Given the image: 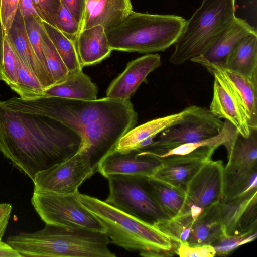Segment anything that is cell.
Returning <instances> with one entry per match:
<instances>
[{
    "instance_id": "ffe728a7",
    "label": "cell",
    "mask_w": 257,
    "mask_h": 257,
    "mask_svg": "<svg viewBox=\"0 0 257 257\" xmlns=\"http://www.w3.org/2000/svg\"><path fill=\"white\" fill-rule=\"evenodd\" d=\"M209 110L218 118L231 122L243 137L250 135L245 111L234 95L219 80L214 78L213 97Z\"/></svg>"
},
{
    "instance_id": "4dcf8cb0",
    "label": "cell",
    "mask_w": 257,
    "mask_h": 257,
    "mask_svg": "<svg viewBox=\"0 0 257 257\" xmlns=\"http://www.w3.org/2000/svg\"><path fill=\"white\" fill-rule=\"evenodd\" d=\"M42 22L46 33L54 45L68 72L82 69L74 42L66 37L55 27L45 21Z\"/></svg>"
},
{
    "instance_id": "ee69618b",
    "label": "cell",
    "mask_w": 257,
    "mask_h": 257,
    "mask_svg": "<svg viewBox=\"0 0 257 257\" xmlns=\"http://www.w3.org/2000/svg\"><path fill=\"white\" fill-rule=\"evenodd\" d=\"M0 257H21V255L8 243L1 240Z\"/></svg>"
},
{
    "instance_id": "e0dca14e",
    "label": "cell",
    "mask_w": 257,
    "mask_h": 257,
    "mask_svg": "<svg viewBox=\"0 0 257 257\" xmlns=\"http://www.w3.org/2000/svg\"><path fill=\"white\" fill-rule=\"evenodd\" d=\"M161 65L159 54H147L129 62L124 70L110 84L106 95L113 99H127L147 77Z\"/></svg>"
},
{
    "instance_id": "7402d4cb",
    "label": "cell",
    "mask_w": 257,
    "mask_h": 257,
    "mask_svg": "<svg viewBox=\"0 0 257 257\" xmlns=\"http://www.w3.org/2000/svg\"><path fill=\"white\" fill-rule=\"evenodd\" d=\"M197 106H189L178 113L155 118L134 127L120 139L114 151L125 152L138 149L139 145L144 140L151 136L156 137L165 129L183 121Z\"/></svg>"
},
{
    "instance_id": "1f68e13d",
    "label": "cell",
    "mask_w": 257,
    "mask_h": 257,
    "mask_svg": "<svg viewBox=\"0 0 257 257\" xmlns=\"http://www.w3.org/2000/svg\"><path fill=\"white\" fill-rule=\"evenodd\" d=\"M41 44L46 66L54 82V84L63 82L68 75V70L46 33L43 24L41 30Z\"/></svg>"
},
{
    "instance_id": "f546056e",
    "label": "cell",
    "mask_w": 257,
    "mask_h": 257,
    "mask_svg": "<svg viewBox=\"0 0 257 257\" xmlns=\"http://www.w3.org/2000/svg\"><path fill=\"white\" fill-rule=\"evenodd\" d=\"M254 190H257V168L240 171L224 170L223 198H235Z\"/></svg>"
},
{
    "instance_id": "f6af8a7d",
    "label": "cell",
    "mask_w": 257,
    "mask_h": 257,
    "mask_svg": "<svg viewBox=\"0 0 257 257\" xmlns=\"http://www.w3.org/2000/svg\"><path fill=\"white\" fill-rule=\"evenodd\" d=\"M4 33L3 31L2 23L0 20V77L2 74V62L3 56V41H4Z\"/></svg>"
},
{
    "instance_id": "f35d334b",
    "label": "cell",
    "mask_w": 257,
    "mask_h": 257,
    "mask_svg": "<svg viewBox=\"0 0 257 257\" xmlns=\"http://www.w3.org/2000/svg\"><path fill=\"white\" fill-rule=\"evenodd\" d=\"M175 253L181 257H213L215 251L211 245L190 246L187 244H179Z\"/></svg>"
},
{
    "instance_id": "7a4b0ae2",
    "label": "cell",
    "mask_w": 257,
    "mask_h": 257,
    "mask_svg": "<svg viewBox=\"0 0 257 257\" xmlns=\"http://www.w3.org/2000/svg\"><path fill=\"white\" fill-rule=\"evenodd\" d=\"M104 233L46 224L41 230L9 236L7 243L21 256L115 257Z\"/></svg>"
},
{
    "instance_id": "8992f818",
    "label": "cell",
    "mask_w": 257,
    "mask_h": 257,
    "mask_svg": "<svg viewBox=\"0 0 257 257\" xmlns=\"http://www.w3.org/2000/svg\"><path fill=\"white\" fill-rule=\"evenodd\" d=\"M235 13V0H202L186 21L169 62L178 65L201 55L236 17Z\"/></svg>"
},
{
    "instance_id": "b9f144b4",
    "label": "cell",
    "mask_w": 257,
    "mask_h": 257,
    "mask_svg": "<svg viewBox=\"0 0 257 257\" xmlns=\"http://www.w3.org/2000/svg\"><path fill=\"white\" fill-rule=\"evenodd\" d=\"M12 211V205L9 203H0V241L2 240Z\"/></svg>"
},
{
    "instance_id": "d6986e66",
    "label": "cell",
    "mask_w": 257,
    "mask_h": 257,
    "mask_svg": "<svg viewBox=\"0 0 257 257\" xmlns=\"http://www.w3.org/2000/svg\"><path fill=\"white\" fill-rule=\"evenodd\" d=\"M257 33L246 20L235 17L212 40L201 55L197 56L210 62L223 65L237 44L245 37Z\"/></svg>"
},
{
    "instance_id": "cb8c5ba5",
    "label": "cell",
    "mask_w": 257,
    "mask_h": 257,
    "mask_svg": "<svg viewBox=\"0 0 257 257\" xmlns=\"http://www.w3.org/2000/svg\"><path fill=\"white\" fill-rule=\"evenodd\" d=\"M74 43L82 68L101 62L112 51L109 46L106 30L101 25L81 30Z\"/></svg>"
},
{
    "instance_id": "7bdbcfd3",
    "label": "cell",
    "mask_w": 257,
    "mask_h": 257,
    "mask_svg": "<svg viewBox=\"0 0 257 257\" xmlns=\"http://www.w3.org/2000/svg\"><path fill=\"white\" fill-rule=\"evenodd\" d=\"M19 9L24 18L32 16L42 20L32 0H20Z\"/></svg>"
},
{
    "instance_id": "ba28073f",
    "label": "cell",
    "mask_w": 257,
    "mask_h": 257,
    "mask_svg": "<svg viewBox=\"0 0 257 257\" xmlns=\"http://www.w3.org/2000/svg\"><path fill=\"white\" fill-rule=\"evenodd\" d=\"M79 193L58 194L34 191L31 203L46 224L105 233L99 220L82 204Z\"/></svg>"
},
{
    "instance_id": "836d02e7",
    "label": "cell",
    "mask_w": 257,
    "mask_h": 257,
    "mask_svg": "<svg viewBox=\"0 0 257 257\" xmlns=\"http://www.w3.org/2000/svg\"><path fill=\"white\" fill-rule=\"evenodd\" d=\"M18 59L19 62L18 83L10 88L19 94L21 98L25 99L32 94L41 92L44 88L22 61L19 58Z\"/></svg>"
},
{
    "instance_id": "5b68a950",
    "label": "cell",
    "mask_w": 257,
    "mask_h": 257,
    "mask_svg": "<svg viewBox=\"0 0 257 257\" xmlns=\"http://www.w3.org/2000/svg\"><path fill=\"white\" fill-rule=\"evenodd\" d=\"M186 21L175 15L133 11L119 24L106 30L109 46L112 51H164L176 43Z\"/></svg>"
},
{
    "instance_id": "44dd1931",
    "label": "cell",
    "mask_w": 257,
    "mask_h": 257,
    "mask_svg": "<svg viewBox=\"0 0 257 257\" xmlns=\"http://www.w3.org/2000/svg\"><path fill=\"white\" fill-rule=\"evenodd\" d=\"M133 11L131 0H86L81 30L97 25L106 30L119 24Z\"/></svg>"
},
{
    "instance_id": "484cf974",
    "label": "cell",
    "mask_w": 257,
    "mask_h": 257,
    "mask_svg": "<svg viewBox=\"0 0 257 257\" xmlns=\"http://www.w3.org/2000/svg\"><path fill=\"white\" fill-rule=\"evenodd\" d=\"M222 65L248 79H257V33L243 38Z\"/></svg>"
},
{
    "instance_id": "8d00e7d4",
    "label": "cell",
    "mask_w": 257,
    "mask_h": 257,
    "mask_svg": "<svg viewBox=\"0 0 257 257\" xmlns=\"http://www.w3.org/2000/svg\"><path fill=\"white\" fill-rule=\"evenodd\" d=\"M55 27L73 42L80 32L79 23L61 3L56 19Z\"/></svg>"
},
{
    "instance_id": "bcb514c9",
    "label": "cell",
    "mask_w": 257,
    "mask_h": 257,
    "mask_svg": "<svg viewBox=\"0 0 257 257\" xmlns=\"http://www.w3.org/2000/svg\"><path fill=\"white\" fill-rule=\"evenodd\" d=\"M7 1L8 0H0V20H1L2 18L4 9Z\"/></svg>"
},
{
    "instance_id": "e575fe53",
    "label": "cell",
    "mask_w": 257,
    "mask_h": 257,
    "mask_svg": "<svg viewBox=\"0 0 257 257\" xmlns=\"http://www.w3.org/2000/svg\"><path fill=\"white\" fill-rule=\"evenodd\" d=\"M257 231L239 235H226L225 234L211 245L215 256H226L241 245L250 242L256 238Z\"/></svg>"
},
{
    "instance_id": "ab89813d",
    "label": "cell",
    "mask_w": 257,
    "mask_h": 257,
    "mask_svg": "<svg viewBox=\"0 0 257 257\" xmlns=\"http://www.w3.org/2000/svg\"><path fill=\"white\" fill-rule=\"evenodd\" d=\"M60 1L79 23L81 31L85 13L86 0H60Z\"/></svg>"
},
{
    "instance_id": "603a6c76",
    "label": "cell",
    "mask_w": 257,
    "mask_h": 257,
    "mask_svg": "<svg viewBox=\"0 0 257 257\" xmlns=\"http://www.w3.org/2000/svg\"><path fill=\"white\" fill-rule=\"evenodd\" d=\"M98 88L82 69L68 72L63 82L43 89L41 92L32 94L24 100L41 97H58L85 100L97 99Z\"/></svg>"
},
{
    "instance_id": "3957f363",
    "label": "cell",
    "mask_w": 257,
    "mask_h": 257,
    "mask_svg": "<svg viewBox=\"0 0 257 257\" xmlns=\"http://www.w3.org/2000/svg\"><path fill=\"white\" fill-rule=\"evenodd\" d=\"M85 207L101 223L111 242L143 256H171L176 247L156 226L126 213L104 201L79 194Z\"/></svg>"
},
{
    "instance_id": "9c48e42d",
    "label": "cell",
    "mask_w": 257,
    "mask_h": 257,
    "mask_svg": "<svg viewBox=\"0 0 257 257\" xmlns=\"http://www.w3.org/2000/svg\"><path fill=\"white\" fill-rule=\"evenodd\" d=\"M137 121L138 114L132 109L83 128L78 152L88 159L95 173L99 162L114 151L120 139L135 126Z\"/></svg>"
},
{
    "instance_id": "60d3db41",
    "label": "cell",
    "mask_w": 257,
    "mask_h": 257,
    "mask_svg": "<svg viewBox=\"0 0 257 257\" xmlns=\"http://www.w3.org/2000/svg\"><path fill=\"white\" fill-rule=\"evenodd\" d=\"M20 0H8L1 20L4 34H7L19 8Z\"/></svg>"
},
{
    "instance_id": "6da1fadb",
    "label": "cell",
    "mask_w": 257,
    "mask_h": 257,
    "mask_svg": "<svg viewBox=\"0 0 257 257\" xmlns=\"http://www.w3.org/2000/svg\"><path fill=\"white\" fill-rule=\"evenodd\" d=\"M81 142L78 133L59 121L0 105V151L32 181L77 154Z\"/></svg>"
},
{
    "instance_id": "4316f807",
    "label": "cell",
    "mask_w": 257,
    "mask_h": 257,
    "mask_svg": "<svg viewBox=\"0 0 257 257\" xmlns=\"http://www.w3.org/2000/svg\"><path fill=\"white\" fill-rule=\"evenodd\" d=\"M228 161L224 170L240 171L257 168V129H251L248 137L239 133L227 151Z\"/></svg>"
},
{
    "instance_id": "30bf717a",
    "label": "cell",
    "mask_w": 257,
    "mask_h": 257,
    "mask_svg": "<svg viewBox=\"0 0 257 257\" xmlns=\"http://www.w3.org/2000/svg\"><path fill=\"white\" fill-rule=\"evenodd\" d=\"M224 122L206 107L196 109L182 122L168 127L158 135V139L141 150L160 154L181 145L194 143L217 135Z\"/></svg>"
},
{
    "instance_id": "d4e9b609",
    "label": "cell",
    "mask_w": 257,
    "mask_h": 257,
    "mask_svg": "<svg viewBox=\"0 0 257 257\" xmlns=\"http://www.w3.org/2000/svg\"><path fill=\"white\" fill-rule=\"evenodd\" d=\"M224 234L217 201L205 208L196 217L187 244L211 245Z\"/></svg>"
},
{
    "instance_id": "52a82bcc",
    "label": "cell",
    "mask_w": 257,
    "mask_h": 257,
    "mask_svg": "<svg viewBox=\"0 0 257 257\" xmlns=\"http://www.w3.org/2000/svg\"><path fill=\"white\" fill-rule=\"evenodd\" d=\"M148 177L132 175L107 176L109 192L104 201L153 225L169 218L153 196L148 182Z\"/></svg>"
},
{
    "instance_id": "9a60e30c",
    "label": "cell",
    "mask_w": 257,
    "mask_h": 257,
    "mask_svg": "<svg viewBox=\"0 0 257 257\" xmlns=\"http://www.w3.org/2000/svg\"><path fill=\"white\" fill-rule=\"evenodd\" d=\"M219 203L225 235H239L257 231V190L235 198H223Z\"/></svg>"
},
{
    "instance_id": "4fadbf2b",
    "label": "cell",
    "mask_w": 257,
    "mask_h": 257,
    "mask_svg": "<svg viewBox=\"0 0 257 257\" xmlns=\"http://www.w3.org/2000/svg\"><path fill=\"white\" fill-rule=\"evenodd\" d=\"M224 166L221 160L204 164L188 184L185 211L204 209L223 198Z\"/></svg>"
},
{
    "instance_id": "83f0119b",
    "label": "cell",
    "mask_w": 257,
    "mask_h": 257,
    "mask_svg": "<svg viewBox=\"0 0 257 257\" xmlns=\"http://www.w3.org/2000/svg\"><path fill=\"white\" fill-rule=\"evenodd\" d=\"M148 182L156 201L169 218L184 211L185 192L153 177H148Z\"/></svg>"
},
{
    "instance_id": "f1b7e54d",
    "label": "cell",
    "mask_w": 257,
    "mask_h": 257,
    "mask_svg": "<svg viewBox=\"0 0 257 257\" xmlns=\"http://www.w3.org/2000/svg\"><path fill=\"white\" fill-rule=\"evenodd\" d=\"M200 213L191 209L185 211L175 217L164 219L155 226L166 234L175 245L187 244L193 222Z\"/></svg>"
},
{
    "instance_id": "74e56055",
    "label": "cell",
    "mask_w": 257,
    "mask_h": 257,
    "mask_svg": "<svg viewBox=\"0 0 257 257\" xmlns=\"http://www.w3.org/2000/svg\"><path fill=\"white\" fill-rule=\"evenodd\" d=\"M42 21L55 27L57 15L61 5L60 0H32Z\"/></svg>"
},
{
    "instance_id": "d590c367",
    "label": "cell",
    "mask_w": 257,
    "mask_h": 257,
    "mask_svg": "<svg viewBox=\"0 0 257 257\" xmlns=\"http://www.w3.org/2000/svg\"><path fill=\"white\" fill-rule=\"evenodd\" d=\"M24 18L27 35L33 50L43 68L48 72L41 44L42 20L32 16Z\"/></svg>"
},
{
    "instance_id": "5bb4252c",
    "label": "cell",
    "mask_w": 257,
    "mask_h": 257,
    "mask_svg": "<svg viewBox=\"0 0 257 257\" xmlns=\"http://www.w3.org/2000/svg\"><path fill=\"white\" fill-rule=\"evenodd\" d=\"M190 60L205 67L234 95L245 111L250 129H257V79H248L229 71L221 64L198 56Z\"/></svg>"
},
{
    "instance_id": "ac0fdd59",
    "label": "cell",
    "mask_w": 257,
    "mask_h": 257,
    "mask_svg": "<svg viewBox=\"0 0 257 257\" xmlns=\"http://www.w3.org/2000/svg\"><path fill=\"white\" fill-rule=\"evenodd\" d=\"M7 35L18 58L35 75L43 88L53 85V79L43 68L33 50L27 35L24 18L19 8Z\"/></svg>"
},
{
    "instance_id": "8fae6325",
    "label": "cell",
    "mask_w": 257,
    "mask_h": 257,
    "mask_svg": "<svg viewBox=\"0 0 257 257\" xmlns=\"http://www.w3.org/2000/svg\"><path fill=\"white\" fill-rule=\"evenodd\" d=\"M94 173L88 159L78 152L67 160L38 172L33 180L34 191L75 194L79 192L82 183Z\"/></svg>"
},
{
    "instance_id": "277c9868",
    "label": "cell",
    "mask_w": 257,
    "mask_h": 257,
    "mask_svg": "<svg viewBox=\"0 0 257 257\" xmlns=\"http://www.w3.org/2000/svg\"><path fill=\"white\" fill-rule=\"evenodd\" d=\"M0 105L9 110L46 116L67 125L80 135L83 127L132 109L130 99L104 97L85 100L58 97L24 100L13 97L0 101Z\"/></svg>"
},
{
    "instance_id": "7c38bea8",
    "label": "cell",
    "mask_w": 257,
    "mask_h": 257,
    "mask_svg": "<svg viewBox=\"0 0 257 257\" xmlns=\"http://www.w3.org/2000/svg\"><path fill=\"white\" fill-rule=\"evenodd\" d=\"M218 147L205 145L189 154L159 158L161 165L151 177L186 193L191 179L204 164L212 160Z\"/></svg>"
},
{
    "instance_id": "d6a6232c",
    "label": "cell",
    "mask_w": 257,
    "mask_h": 257,
    "mask_svg": "<svg viewBox=\"0 0 257 257\" xmlns=\"http://www.w3.org/2000/svg\"><path fill=\"white\" fill-rule=\"evenodd\" d=\"M19 62L7 34L4 35L3 56L0 79L10 87L18 83Z\"/></svg>"
},
{
    "instance_id": "2e32d148",
    "label": "cell",
    "mask_w": 257,
    "mask_h": 257,
    "mask_svg": "<svg viewBox=\"0 0 257 257\" xmlns=\"http://www.w3.org/2000/svg\"><path fill=\"white\" fill-rule=\"evenodd\" d=\"M161 165L159 158L143 150L136 149L125 152L114 151L99 162L97 172L105 178L111 175L151 177Z\"/></svg>"
}]
</instances>
